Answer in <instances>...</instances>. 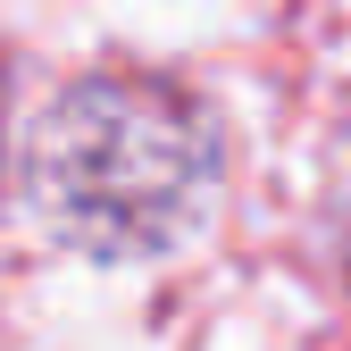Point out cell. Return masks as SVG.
<instances>
[{
	"label": "cell",
	"mask_w": 351,
	"mask_h": 351,
	"mask_svg": "<svg viewBox=\"0 0 351 351\" xmlns=\"http://www.w3.org/2000/svg\"><path fill=\"white\" fill-rule=\"evenodd\" d=\"M226 143L201 93L151 67H93L25 134V201L84 259H159L217 201Z\"/></svg>",
	"instance_id": "obj_1"
},
{
	"label": "cell",
	"mask_w": 351,
	"mask_h": 351,
	"mask_svg": "<svg viewBox=\"0 0 351 351\" xmlns=\"http://www.w3.org/2000/svg\"><path fill=\"white\" fill-rule=\"evenodd\" d=\"M0 151H9V67H0Z\"/></svg>",
	"instance_id": "obj_2"
}]
</instances>
